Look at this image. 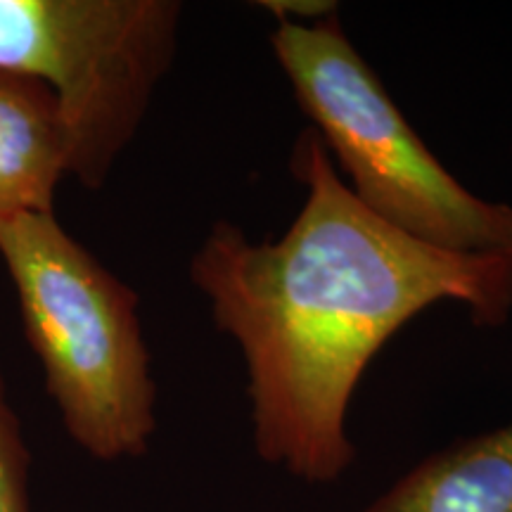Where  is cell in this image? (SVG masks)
<instances>
[{
    "instance_id": "1",
    "label": "cell",
    "mask_w": 512,
    "mask_h": 512,
    "mask_svg": "<svg viewBox=\"0 0 512 512\" xmlns=\"http://www.w3.org/2000/svg\"><path fill=\"white\" fill-rule=\"evenodd\" d=\"M292 171L306 197L283 238L252 242L216 221L190 280L245 358L256 453L302 482L332 484L354 465L349 406L377 351L439 302L501 328L512 259L446 252L377 219L313 128L294 145Z\"/></svg>"
},
{
    "instance_id": "2",
    "label": "cell",
    "mask_w": 512,
    "mask_h": 512,
    "mask_svg": "<svg viewBox=\"0 0 512 512\" xmlns=\"http://www.w3.org/2000/svg\"><path fill=\"white\" fill-rule=\"evenodd\" d=\"M0 261L48 396L74 444L107 463L143 456L157 432V384L138 294L55 214L0 221Z\"/></svg>"
},
{
    "instance_id": "3",
    "label": "cell",
    "mask_w": 512,
    "mask_h": 512,
    "mask_svg": "<svg viewBox=\"0 0 512 512\" xmlns=\"http://www.w3.org/2000/svg\"><path fill=\"white\" fill-rule=\"evenodd\" d=\"M273 55L349 190L377 219L437 249L510 256L512 207L477 197L413 131L339 19L278 24Z\"/></svg>"
},
{
    "instance_id": "4",
    "label": "cell",
    "mask_w": 512,
    "mask_h": 512,
    "mask_svg": "<svg viewBox=\"0 0 512 512\" xmlns=\"http://www.w3.org/2000/svg\"><path fill=\"white\" fill-rule=\"evenodd\" d=\"M176 0H0V69L43 81L67 131V176L107 183L176 57Z\"/></svg>"
},
{
    "instance_id": "5",
    "label": "cell",
    "mask_w": 512,
    "mask_h": 512,
    "mask_svg": "<svg viewBox=\"0 0 512 512\" xmlns=\"http://www.w3.org/2000/svg\"><path fill=\"white\" fill-rule=\"evenodd\" d=\"M67 164V131L55 93L43 81L0 69V221L55 214Z\"/></svg>"
},
{
    "instance_id": "6",
    "label": "cell",
    "mask_w": 512,
    "mask_h": 512,
    "mask_svg": "<svg viewBox=\"0 0 512 512\" xmlns=\"http://www.w3.org/2000/svg\"><path fill=\"white\" fill-rule=\"evenodd\" d=\"M363 512H512V422L432 453Z\"/></svg>"
},
{
    "instance_id": "7",
    "label": "cell",
    "mask_w": 512,
    "mask_h": 512,
    "mask_svg": "<svg viewBox=\"0 0 512 512\" xmlns=\"http://www.w3.org/2000/svg\"><path fill=\"white\" fill-rule=\"evenodd\" d=\"M31 456L22 420L12 408L0 373V512H34L29 496Z\"/></svg>"
},
{
    "instance_id": "8",
    "label": "cell",
    "mask_w": 512,
    "mask_h": 512,
    "mask_svg": "<svg viewBox=\"0 0 512 512\" xmlns=\"http://www.w3.org/2000/svg\"><path fill=\"white\" fill-rule=\"evenodd\" d=\"M259 5L278 17V24H316L337 17V5L325 0H264Z\"/></svg>"
}]
</instances>
